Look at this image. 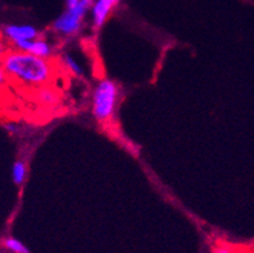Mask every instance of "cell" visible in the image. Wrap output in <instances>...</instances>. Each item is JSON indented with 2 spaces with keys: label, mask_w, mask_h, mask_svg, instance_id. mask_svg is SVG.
I'll return each instance as SVG.
<instances>
[{
  "label": "cell",
  "mask_w": 254,
  "mask_h": 253,
  "mask_svg": "<svg viewBox=\"0 0 254 253\" xmlns=\"http://www.w3.org/2000/svg\"><path fill=\"white\" fill-rule=\"evenodd\" d=\"M8 52L9 51H8V48H6V45L4 44V42L0 40V60H1V58H3Z\"/></svg>",
  "instance_id": "obj_14"
},
{
  "label": "cell",
  "mask_w": 254,
  "mask_h": 253,
  "mask_svg": "<svg viewBox=\"0 0 254 253\" xmlns=\"http://www.w3.org/2000/svg\"><path fill=\"white\" fill-rule=\"evenodd\" d=\"M79 3H80V0H64L66 9H72V8H75Z\"/></svg>",
  "instance_id": "obj_13"
},
{
  "label": "cell",
  "mask_w": 254,
  "mask_h": 253,
  "mask_svg": "<svg viewBox=\"0 0 254 253\" xmlns=\"http://www.w3.org/2000/svg\"><path fill=\"white\" fill-rule=\"evenodd\" d=\"M6 77L27 86L48 85L55 77L51 60L30 55L26 52L10 51L0 60Z\"/></svg>",
  "instance_id": "obj_1"
},
{
  "label": "cell",
  "mask_w": 254,
  "mask_h": 253,
  "mask_svg": "<svg viewBox=\"0 0 254 253\" xmlns=\"http://www.w3.org/2000/svg\"><path fill=\"white\" fill-rule=\"evenodd\" d=\"M119 86L111 79H101L92 93V114L101 124L114 118L119 103Z\"/></svg>",
  "instance_id": "obj_2"
},
{
  "label": "cell",
  "mask_w": 254,
  "mask_h": 253,
  "mask_svg": "<svg viewBox=\"0 0 254 253\" xmlns=\"http://www.w3.org/2000/svg\"><path fill=\"white\" fill-rule=\"evenodd\" d=\"M36 99L44 106H55L58 102V94L53 88L45 85L36 90Z\"/></svg>",
  "instance_id": "obj_7"
},
{
  "label": "cell",
  "mask_w": 254,
  "mask_h": 253,
  "mask_svg": "<svg viewBox=\"0 0 254 253\" xmlns=\"http://www.w3.org/2000/svg\"><path fill=\"white\" fill-rule=\"evenodd\" d=\"M5 129L9 133H17V131H18V127H17L16 124H12V123H9V124L5 125Z\"/></svg>",
  "instance_id": "obj_15"
},
{
  "label": "cell",
  "mask_w": 254,
  "mask_h": 253,
  "mask_svg": "<svg viewBox=\"0 0 254 253\" xmlns=\"http://www.w3.org/2000/svg\"><path fill=\"white\" fill-rule=\"evenodd\" d=\"M3 244L6 250H9L13 253H30L29 248L16 238H5L3 241Z\"/></svg>",
  "instance_id": "obj_10"
},
{
  "label": "cell",
  "mask_w": 254,
  "mask_h": 253,
  "mask_svg": "<svg viewBox=\"0 0 254 253\" xmlns=\"http://www.w3.org/2000/svg\"><path fill=\"white\" fill-rule=\"evenodd\" d=\"M122 1H124V0H114V3L115 4H119V3H122Z\"/></svg>",
  "instance_id": "obj_16"
},
{
  "label": "cell",
  "mask_w": 254,
  "mask_h": 253,
  "mask_svg": "<svg viewBox=\"0 0 254 253\" xmlns=\"http://www.w3.org/2000/svg\"><path fill=\"white\" fill-rule=\"evenodd\" d=\"M115 5L114 0H94L93 5L90 6L92 25L94 30H100L106 23Z\"/></svg>",
  "instance_id": "obj_6"
},
{
  "label": "cell",
  "mask_w": 254,
  "mask_h": 253,
  "mask_svg": "<svg viewBox=\"0 0 254 253\" xmlns=\"http://www.w3.org/2000/svg\"><path fill=\"white\" fill-rule=\"evenodd\" d=\"M26 173H27V168H26V163L21 159L14 162L12 166V179L14 185L21 186L25 182Z\"/></svg>",
  "instance_id": "obj_9"
},
{
  "label": "cell",
  "mask_w": 254,
  "mask_h": 253,
  "mask_svg": "<svg viewBox=\"0 0 254 253\" xmlns=\"http://www.w3.org/2000/svg\"><path fill=\"white\" fill-rule=\"evenodd\" d=\"M12 44L17 51L26 52L38 57L47 58V60H51L53 57V47L44 39L38 38L32 40H22V42H16Z\"/></svg>",
  "instance_id": "obj_4"
},
{
  "label": "cell",
  "mask_w": 254,
  "mask_h": 253,
  "mask_svg": "<svg viewBox=\"0 0 254 253\" xmlns=\"http://www.w3.org/2000/svg\"><path fill=\"white\" fill-rule=\"evenodd\" d=\"M6 79H8V77H6L5 71H4L3 65L0 62V92L4 89V86H5L6 84Z\"/></svg>",
  "instance_id": "obj_12"
},
{
  "label": "cell",
  "mask_w": 254,
  "mask_h": 253,
  "mask_svg": "<svg viewBox=\"0 0 254 253\" xmlns=\"http://www.w3.org/2000/svg\"><path fill=\"white\" fill-rule=\"evenodd\" d=\"M93 3L94 0H80V3L72 9H64L53 22V30L64 36L77 34L81 29L84 17Z\"/></svg>",
  "instance_id": "obj_3"
},
{
  "label": "cell",
  "mask_w": 254,
  "mask_h": 253,
  "mask_svg": "<svg viewBox=\"0 0 254 253\" xmlns=\"http://www.w3.org/2000/svg\"><path fill=\"white\" fill-rule=\"evenodd\" d=\"M213 253H235L230 247L225 246V244H219L213 248Z\"/></svg>",
  "instance_id": "obj_11"
},
{
  "label": "cell",
  "mask_w": 254,
  "mask_h": 253,
  "mask_svg": "<svg viewBox=\"0 0 254 253\" xmlns=\"http://www.w3.org/2000/svg\"><path fill=\"white\" fill-rule=\"evenodd\" d=\"M39 34V30L32 25H5L3 27V35L9 39L10 43L38 39Z\"/></svg>",
  "instance_id": "obj_5"
},
{
  "label": "cell",
  "mask_w": 254,
  "mask_h": 253,
  "mask_svg": "<svg viewBox=\"0 0 254 253\" xmlns=\"http://www.w3.org/2000/svg\"><path fill=\"white\" fill-rule=\"evenodd\" d=\"M61 61L64 69H67L72 75H75L77 78H81L84 75V71L81 69V66L77 64L76 60L70 53H64V55H61Z\"/></svg>",
  "instance_id": "obj_8"
}]
</instances>
